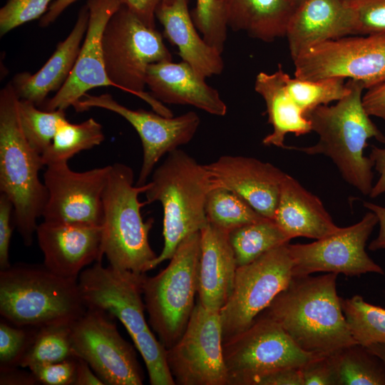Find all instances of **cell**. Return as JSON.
<instances>
[{
  "instance_id": "6da1fadb",
  "label": "cell",
  "mask_w": 385,
  "mask_h": 385,
  "mask_svg": "<svg viewBox=\"0 0 385 385\" xmlns=\"http://www.w3.org/2000/svg\"><path fill=\"white\" fill-rule=\"evenodd\" d=\"M337 274L293 277L265 310L304 351L330 356L356 344L337 292Z\"/></svg>"
},
{
  "instance_id": "7a4b0ae2",
  "label": "cell",
  "mask_w": 385,
  "mask_h": 385,
  "mask_svg": "<svg viewBox=\"0 0 385 385\" xmlns=\"http://www.w3.org/2000/svg\"><path fill=\"white\" fill-rule=\"evenodd\" d=\"M349 93L333 106L323 105L305 117L319 135L309 147H290L308 155H324L334 162L342 177L364 195L373 188V163L364 155L368 140L385 143V135L371 120L363 106L362 83L349 79Z\"/></svg>"
},
{
  "instance_id": "3957f363",
  "label": "cell",
  "mask_w": 385,
  "mask_h": 385,
  "mask_svg": "<svg viewBox=\"0 0 385 385\" xmlns=\"http://www.w3.org/2000/svg\"><path fill=\"white\" fill-rule=\"evenodd\" d=\"M19 101L11 82L8 83L0 91V191L12 202L15 226L24 245L30 246L48 193L39 178L44 166L41 155L22 130Z\"/></svg>"
},
{
  "instance_id": "277c9868",
  "label": "cell",
  "mask_w": 385,
  "mask_h": 385,
  "mask_svg": "<svg viewBox=\"0 0 385 385\" xmlns=\"http://www.w3.org/2000/svg\"><path fill=\"white\" fill-rule=\"evenodd\" d=\"M86 309L78 279L43 264L19 263L0 270V314L14 326L38 329L71 324Z\"/></svg>"
},
{
  "instance_id": "5b68a950",
  "label": "cell",
  "mask_w": 385,
  "mask_h": 385,
  "mask_svg": "<svg viewBox=\"0 0 385 385\" xmlns=\"http://www.w3.org/2000/svg\"><path fill=\"white\" fill-rule=\"evenodd\" d=\"M148 183L145 204L159 202L163 209L164 245L155 268L173 257L185 237L208 224L205 203L215 185L205 165L180 149L168 154Z\"/></svg>"
},
{
  "instance_id": "8992f818",
  "label": "cell",
  "mask_w": 385,
  "mask_h": 385,
  "mask_svg": "<svg viewBox=\"0 0 385 385\" xmlns=\"http://www.w3.org/2000/svg\"><path fill=\"white\" fill-rule=\"evenodd\" d=\"M148 188V183L134 184L133 171L128 165H111L103 197L102 240L103 255L115 268L138 274L154 269L157 255L148 240L154 220H143L140 210L146 204L138 199Z\"/></svg>"
},
{
  "instance_id": "52a82bcc",
  "label": "cell",
  "mask_w": 385,
  "mask_h": 385,
  "mask_svg": "<svg viewBox=\"0 0 385 385\" xmlns=\"http://www.w3.org/2000/svg\"><path fill=\"white\" fill-rule=\"evenodd\" d=\"M145 274L103 266L84 269L78 278L87 308L103 309L125 327L150 374L167 366V349L151 332L145 317L143 284Z\"/></svg>"
},
{
  "instance_id": "ba28073f",
  "label": "cell",
  "mask_w": 385,
  "mask_h": 385,
  "mask_svg": "<svg viewBox=\"0 0 385 385\" xmlns=\"http://www.w3.org/2000/svg\"><path fill=\"white\" fill-rule=\"evenodd\" d=\"M102 49L106 73L115 88L139 97L155 112L173 116L163 103L144 91L149 65L172 61L163 36L155 28L145 24L123 4L105 26Z\"/></svg>"
},
{
  "instance_id": "9c48e42d",
  "label": "cell",
  "mask_w": 385,
  "mask_h": 385,
  "mask_svg": "<svg viewBox=\"0 0 385 385\" xmlns=\"http://www.w3.org/2000/svg\"><path fill=\"white\" fill-rule=\"evenodd\" d=\"M200 257V232H197L180 242L164 270L145 276L143 299L148 322L167 349L183 335L196 304Z\"/></svg>"
},
{
  "instance_id": "30bf717a",
  "label": "cell",
  "mask_w": 385,
  "mask_h": 385,
  "mask_svg": "<svg viewBox=\"0 0 385 385\" xmlns=\"http://www.w3.org/2000/svg\"><path fill=\"white\" fill-rule=\"evenodd\" d=\"M223 355L228 385H255L266 374L302 367L318 356L299 349L277 322L264 315L223 342Z\"/></svg>"
},
{
  "instance_id": "8fae6325",
  "label": "cell",
  "mask_w": 385,
  "mask_h": 385,
  "mask_svg": "<svg viewBox=\"0 0 385 385\" xmlns=\"http://www.w3.org/2000/svg\"><path fill=\"white\" fill-rule=\"evenodd\" d=\"M288 244L237 267L232 293L220 311L223 342L250 327L289 285L293 262Z\"/></svg>"
},
{
  "instance_id": "7c38bea8",
  "label": "cell",
  "mask_w": 385,
  "mask_h": 385,
  "mask_svg": "<svg viewBox=\"0 0 385 385\" xmlns=\"http://www.w3.org/2000/svg\"><path fill=\"white\" fill-rule=\"evenodd\" d=\"M293 61L296 78H349L369 90L385 83V34L327 41L307 49Z\"/></svg>"
},
{
  "instance_id": "4fadbf2b",
  "label": "cell",
  "mask_w": 385,
  "mask_h": 385,
  "mask_svg": "<svg viewBox=\"0 0 385 385\" xmlns=\"http://www.w3.org/2000/svg\"><path fill=\"white\" fill-rule=\"evenodd\" d=\"M115 317L96 308L71 324L74 356L84 360L107 385H141L143 373L133 347L120 334Z\"/></svg>"
},
{
  "instance_id": "5bb4252c",
  "label": "cell",
  "mask_w": 385,
  "mask_h": 385,
  "mask_svg": "<svg viewBox=\"0 0 385 385\" xmlns=\"http://www.w3.org/2000/svg\"><path fill=\"white\" fill-rule=\"evenodd\" d=\"M168 364L178 385H228L220 312L195 304L180 339L167 349Z\"/></svg>"
},
{
  "instance_id": "9a60e30c",
  "label": "cell",
  "mask_w": 385,
  "mask_h": 385,
  "mask_svg": "<svg viewBox=\"0 0 385 385\" xmlns=\"http://www.w3.org/2000/svg\"><path fill=\"white\" fill-rule=\"evenodd\" d=\"M376 224V215L369 210L358 222L340 227L331 235L308 244L289 243L293 277L317 272L346 276L368 272L384 274L383 268L366 251L367 240Z\"/></svg>"
},
{
  "instance_id": "2e32d148",
  "label": "cell",
  "mask_w": 385,
  "mask_h": 385,
  "mask_svg": "<svg viewBox=\"0 0 385 385\" xmlns=\"http://www.w3.org/2000/svg\"><path fill=\"white\" fill-rule=\"evenodd\" d=\"M91 108H101L118 114L138 133L143 150V163L135 183L140 186L147 183L155 165L164 155L193 138L200 123L198 115L193 111L177 117H167L156 112L132 110L120 104L108 93L100 96L86 93L74 109L81 113Z\"/></svg>"
},
{
  "instance_id": "e0dca14e",
  "label": "cell",
  "mask_w": 385,
  "mask_h": 385,
  "mask_svg": "<svg viewBox=\"0 0 385 385\" xmlns=\"http://www.w3.org/2000/svg\"><path fill=\"white\" fill-rule=\"evenodd\" d=\"M46 167L43 183L48 197L43 220L102 225L111 165L83 172L73 171L67 162Z\"/></svg>"
},
{
  "instance_id": "ac0fdd59",
  "label": "cell",
  "mask_w": 385,
  "mask_h": 385,
  "mask_svg": "<svg viewBox=\"0 0 385 385\" xmlns=\"http://www.w3.org/2000/svg\"><path fill=\"white\" fill-rule=\"evenodd\" d=\"M123 4L122 0H87L88 24L74 66L63 86L42 105L43 110L66 111L93 88L115 87L106 71L102 36L108 20Z\"/></svg>"
},
{
  "instance_id": "d6986e66",
  "label": "cell",
  "mask_w": 385,
  "mask_h": 385,
  "mask_svg": "<svg viewBox=\"0 0 385 385\" xmlns=\"http://www.w3.org/2000/svg\"><path fill=\"white\" fill-rule=\"evenodd\" d=\"M36 235L44 266L63 277L78 279L86 267L104 255L102 225L43 220Z\"/></svg>"
},
{
  "instance_id": "ffe728a7",
  "label": "cell",
  "mask_w": 385,
  "mask_h": 385,
  "mask_svg": "<svg viewBox=\"0 0 385 385\" xmlns=\"http://www.w3.org/2000/svg\"><path fill=\"white\" fill-rule=\"evenodd\" d=\"M205 165L215 187L231 190L260 215L274 220L285 173L271 163L240 155H223Z\"/></svg>"
},
{
  "instance_id": "44dd1931",
  "label": "cell",
  "mask_w": 385,
  "mask_h": 385,
  "mask_svg": "<svg viewBox=\"0 0 385 385\" xmlns=\"http://www.w3.org/2000/svg\"><path fill=\"white\" fill-rule=\"evenodd\" d=\"M354 35L353 14L343 0H304L289 21L285 36L292 59L322 42Z\"/></svg>"
},
{
  "instance_id": "7402d4cb",
  "label": "cell",
  "mask_w": 385,
  "mask_h": 385,
  "mask_svg": "<svg viewBox=\"0 0 385 385\" xmlns=\"http://www.w3.org/2000/svg\"><path fill=\"white\" fill-rule=\"evenodd\" d=\"M145 84L163 103L189 105L223 116L227 108L219 92L185 61H164L149 65Z\"/></svg>"
},
{
  "instance_id": "603a6c76",
  "label": "cell",
  "mask_w": 385,
  "mask_h": 385,
  "mask_svg": "<svg viewBox=\"0 0 385 385\" xmlns=\"http://www.w3.org/2000/svg\"><path fill=\"white\" fill-rule=\"evenodd\" d=\"M237 268L229 240V231L210 222L200 230L198 302L219 312L227 302Z\"/></svg>"
},
{
  "instance_id": "cb8c5ba5",
  "label": "cell",
  "mask_w": 385,
  "mask_h": 385,
  "mask_svg": "<svg viewBox=\"0 0 385 385\" xmlns=\"http://www.w3.org/2000/svg\"><path fill=\"white\" fill-rule=\"evenodd\" d=\"M88 19L86 4L80 9L68 36L57 45L46 63L35 73L21 72L14 76L11 82L19 99L30 101L41 108L50 93L57 92L63 86L77 59Z\"/></svg>"
},
{
  "instance_id": "d4e9b609",
  "label": "cell",
  "mask_w": 385,
  "mask_h": 385,
  "mask_svg": "<svg viewBox=\"0 0 385 385\" xmlns=\"http://www.w3.org/2000/svg\"><path fill=\"white\" fill-rule=\"evenodd\" d=\"M155 15L163 26L164 36L178 48L183 61L204 78L222 72V53L198 34L189 11L188 0H163Z\"/></svg>"
},
{
  "instance_id": "484cf974",
  "label": "cell",
  "mask_w": 385,
  "mask_h": 385,
  "mask_svg": "<svg viewBox=\"0 0 385 385\" xmlns=\"http://www.w3.org/2000/svg\"><path fill=\"white\" fill-rule=\"evenodd\" d=\"M292 239L319 240L337 232L336 225L320 199L286 174L273 220Z\"/></svg>"
},
{
  "instance_id": "4316f807",
  "label": "cell",
  "mask_w": 385,
  "mask_h": 385,
  "mask_svg": "<svg viewBox=\"0 0 385 385\" xmlns=\"http://www.w3.org/2000/svg\"><path fill=\"white\" fill-rule=\"evenodd\" d=\"M285 76L279 64L273 73L260 72L255 81V91L264 99L268 123L273 128L272 133L263 138L262 143L282 148L287 147L284 144L287 133L299 136L312 131L309 121L287 90Z\"/></svg>"
},
{
  "instance_id": "83f0119b",
  "label": "cell",
  "mask_w": 385,
  "mask_h": 385,
  "mask_svg": "<svg viewBox=\"0 0 385 385\" xmlns=\"http://www.w3.org/2000/svg\"><path fill=\"white\" fill-rule=\"evenodd\" d=\"M228 27L265 42L285 36L295 7L289 0H222Z\"/></svg>"
},
{
  "instance_id": "f1b7e54d",
  "label": "cell",
  "mask_w": 385,
  "mask_h": 385,
  "mask_svg": "<svg viewBox=\"0 0 385 385\" xmlns=\"http://www.w3.org/2000/svg\"><path fill=\"white\" fill-rule=\"evenodd\" d=\"M292 238L269 218L243 225L229 232V240L238 266L249 264Z\"/></svg>"
},
{
  "instance_id": "f546056e",
  "label": "cell",
  "mask_w": 385,
  "mask_h": 385,
  "mask_svg": "<svg viewBox=\"0 0 385 385\" xmlns=\"http://www.w3.org/2000/svg\"><path fill=\"white\" fill-rule=\"evenodd\" d=\"M105 138L102 125L90 118L81 123L61 119L52 143L41 155L44 166L68 161L77 153L100 145Z\"/></svg>"
},
{
  "instance_id": "4dcf8cb0",
  "label": "cell",
  "mask_w": 385,
  "mask_h": 385,
  "mask_svg": "<svg viewBox=\"0 0 385 385\" xmlns=\"http://www.w3.org/2000/svg\"><path fill=\"white\" fill-rule=\"evenodd\" d=\"M338 385H385V365L364 346L354 344L334 354Z\"/></svg>"
},
{
  "instance_id": "1f68e13d",
  "label": "cell",
  "mask_w": 385,
  "mask_h": 385,
  "mask_svg": "<svg viewBox=\"0 0 385 385\" xmlns=\"http://www.w3.org/2000/svg\"><path fill=\"white\" fill-rule=\"evenodd\" d=\"M341 305L356 344H385V309L366 302L360 295L341 298Z\"/></svg>"
},
{
  "instance_id": "d6a6232c",
  "label": "cell",
  "mask_w": 385,
  "mask_h": 385,
  "mask_svg": "<svg viewBox=\"0 0 385 385\" xmlns=\"http://www.w3.org/2000/svg\"><path fill=\"white\" fill-rule=\"evenodd\" d=\"M71 324H56L38 329L19 366L29 369L75 356L71 339Z\"/></svg>"
},
{
  "instance_id": "836d02e7",
  "label": "cell",
  "mask_w": 385,
  "mask_h": 385,
  "mask_svg": "<svg viewBox=\"0 0 385 385\" xmlns=\"http://www.w3.org/2000/svg\"><path fill=\"white\" fill-rule=\"evenodd\" d=\"M205 213L208 222L229 232L265 217L239 195L219 186L209 192Z\"/></svg>"
},
{
  "instance_id": "e575fe53",
  "label": "cell",
  "mask_w": 385,
  "mask_h": 385,
  "mask_svg": "<svg viewBox=\"0 0 385 385\" xmlns=\"http://www.w3.org/2000/svg\"><path fill=\"white\" fill-rule=\"evenodd\" d=\"M287 90L304 115L319 106L338 101L349 91L342 78H329L317 81L304 80L285 76Z\"/></svg>"
},
{
  "instance_id": "d590c367",
  "label": "cell",
  "mask_w": 385,
  "mask_h": 385,
  "mask_svg": "<svg viewBox=\"0 0 385 385\" xmlns=\"http://www.w3.org/2000/svg\"><path fill=\"white\" fill-rule=\"evenodd\" d=\"M19 114L27 141L41 155L52 143L60 120L66 117L63 110H41L24 99L19 101Z\"/></svg>"
},
{
  "instance_id": "8d00e7d4",
  "label": "cell",
  "mask_w": 385,
  "mask_h": 385,
  "mask_svg": "<svg viewBox=\"0 0 385 385\" xmlns=\"http://www.w3.org/2000/svg\"><path fill=\"white\" fill-rule=\"evenodd\" d=\"M191 16L205 41L222 53L229 28L222 0H196Z\"/></svg>"
},
{
  "instance_id": "74e56055",
  "label": "cell",
  "mask_w": 385,
  "mask_h": 385,
  "mask_svg": "<svg viewBox=\"0 0 385 385\" xmlns=\"http://www.w3.org/2000/svg\"><path fill=\"white\" fill-rule=\"evenodd\" d=\"M37 329L20 327L6 321L0 323V369L14 368L31 343Z\"/></svg>"
},
{
  "instance_id": "f35d334b",
  "label": "cell",
  "mask_w": 385,
  "mask_h": 385,
  "mask_svg": "<svg viewBox=\"0 0 385 385\" xmlns=\"http://www.w3.org/2000/svg\"><path fill=\"white\" fill-rule=\"evenodd\" d=\"M53 0H8L0 9V36L29 21L41 18Z\"/></svg>"
},
{
  "instance_id": "ab89813d",
  "label": "cell",
  "mask_w": 385,
  "mask_h": 385,
  "mask_svg": "<svg viewBox=\"0 0 385 385\" xmlns=\"http://www.w3.org/2000/svg\"><path fill=\"white\" fill-rule=\"evenodd\" d=\"M351 9L354 35L385 34V0L348 3Z\"/></svg>"
},
{
  "instance_id": "60d3db41",
  "label": "cell",
  "mask_w": 385,
  "mask_h": 385,
  "mask_svg": "<svg viewBox=\"0 0 385 385\" xmlns=\"http://www.w3.org/2000/svg\"><path fill=\"white\" fill-rule=\"evenodd\" d=\"M78 357L35 366L31 369L37 384L73 385L75 383Z\"/></svg>"
},
{
  "instance_id": "b9f144b4",
  "label": "cell",
  "mask_w": 385,
  "mask_h": 385,
  "mask_svg": "<svg viewBox=\"0 0 385 385\" xmlns=\"http://www.w3.org/2000/svg\"><path fill=\"white\" fill-rule=\"evenodd\" d=\"M304 385H338L334 354L317 356L301 367Z\"/></svg>"
},
{
  "instance_id": "7bdbcfd3",
  "label": "cell",
  "mask_w": 385,
  "mask_h": 385,
  "mask_svg": "<svg viewBox=\"0 0 385 385\" xmlns=\"http://www.w3.org/2000/svg\"><path fill=\"white\" fill-rule=\"evenodd\" d=\"M13 205L8 197L0 195V270L11 266L9 263V247L12 234L11 219Z\"/></svg>"
},
{
  "instance_id": "ee69618b",
  "label": "cell",
  "mask_w": 385,
  "mask_h": 385,
  "mask_svg": "<svg viewBox=\"0 0 385 385\" xmlns=\"http://www.w3.org/2000/svg\"><path fill=\"white\" fill-rule=\"evenodd\" d=\"M255 385H304L301 367L274 371L259 379Z\"/></svg>"
},
{
  "instance_id": "f6af8a7d",
  "label": "cell",
  "mask_w": 385,
  "mask_h": 385,
  "mask_svg": "<svg viewBox=\"0 0 385 385\" xmlns=\"http://www.w3.org/2000/svg\"><path fill=\"white\" fill-rule=\"evenodd\" d=\"M363 106L370 116L385 121V83L367 90L362 98Z\"/></svg>"
},
{
  "instance_id": "bcb514c9",
  "label": "cell",
  "mask_w": 385,
  "mask_h": 385,
  "mask_svg": "<svg viewBox=\"0 0 385 385\" xmlns=\"http://www.w3.org/2000/svg\"><path fill=\"white\" fill-rule=\"evenodd\" d=\"M163 0H122L140 21L147 26L155 27V10Z\"/></svg>"
},
{
  "instance_id": "7dc6e473",
  "label": "cell",
  "mask_w": 385,
  "mask_h": 385,
  "mask_svg": "<svg viewBox=\"0 0 385 385\" xmlns=\"http://www.w3.org/2000/svg\"><path fill=\"white\" fill-rule=\"evenodd\" d=\"M369 157L379 175L369 195L371 198H375L385 194V148L372 145Z\"/></svg>"
},
{
  "instance_id": "c3c4849f",
  "label": "cell",
  "mask_w": 385,
  "mask_h": 385,
  "mask_svg": "<svg viewBox=\"0 0 385 385\" xmlns=\"http://www.w3.org/2000/svg\"><path fill=\"white\" fill-rule=\"evenodd\" d=\"M364 206L376 215L379 225V234L371 242L369 249L371 251L385 249V206L370 202H364Z\"/></svg>"
},
{
  "instance_id": "681fc988",
  "label": "cell",
  "mask_w": 385,
  "mask_h": 385,
  "mask_svg": "<svg viewBox=\"0 0 385 385\" xmlns=\"http://www.w3.org/2000/svg\"><path fill=\"white\" fill-rule=\"evenodd\" d=\"M36 381L32 373L16 370V367L1 369L0 384H36Z\"/></svg>"
},
{
  "instance_id": "f907efd6",
  "label": "cell",
  "mask_w": 385,
  "mask_h": 385,
  "mask_svg": "<svg viewBox=\"0 0 385 385\" xmlns=\"http://www.w3.org/2000/svg\"><path fill=\"white\" fill-rule=\"evenodd\" d=\"M99 384H105L84 360L78 358L74 385Z\"/></svg>"
},
{
  "instance_id": "816d5d0a",
  "label": "cell",
  "mask_w": 385,
  "mask_h": 385,
  "mask_svg": "<svg viewBox=\"0 0 385 385\" xmlns=\"http://www.w3.org/2000/svg\"><path fill=\"white\" fill-rule=\"evenodd\" d=\"M76 1L78 0L53 1L46 14L40 19L39 26L41 27H46L53 23L63 11Z\"/></svg>"
},
{
  "instance_id": "f5cc1de1",
  "label": "cell",
  "mask_w": 385,
  "mask_h": 385,
  "mask_svg": "<svg viewBox=\"0 0 385 385\" xmlns=\"http://www.w3.org/2000/svg\"><path fill=\"white\" fill-rule=\"evenodd\" d=\"M367 350L377 356L385 365V344L376 343L366 346Z\"/></svg>"
},
{
  "instance_id": "db71d44e",
  "label": "cell",
  "mask_w": 385,
  "mask_h": 385,
  "mask_svg": "<svg viewBox=\"0 0 385 385\" xmlns=\"http://www.w3.org/2000/svg\"><path fill=\"white\" fill-rule=\"evenodd\" d=\"M289 1L292 4V5L296 8L301 3H302L304 0H289Z\"/></svg>"
},
{
  "instance_id": "11a10c76",
  "label": "cell",
  "mask_w": 385,
  "mask_h": 385,
  "mask_svg": "<svg viewBox=\"0 0 385 385\" xmlns=\"http://www.w3.org/2000/svg\"><path fill=\"white\" fill-rule=\"evenodd\" d=\"M343 1H344L346 3H351V2H354L359 0H343Z\"/></svg>"
}]
</instances>
